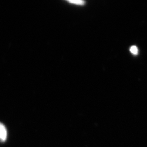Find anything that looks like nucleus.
I'll use <instances>...</instances> for the list:
<instances>
[{"label": "nucleus", "instance_id": "f257e3e1", "mask_svg": "<svg viewBox=\"0 0 147 147\" xmlns=\"http://www.w3.org/2000/svg\"><path fill=\"white\" fill-rule=\"evenodd\" d=\"M7 136V130L5 126L0 123V141L4 142L6 140Z\"/></svg>", "mask_w": 147, "mask_h": 147}, {"label": "nucleus", "instance_id": "f03ea898", "mask_svg": "<svg viewBox=\"0 0 147 147\" xmlns=\"http://www.w3.org/2000/svg\"><path fill=\"white\" fill-rule=\"evenodd\" d=\"M130 52L132 53V54H133L134 55H137L138 53V48L136 46H135V45L132 46L130 49Z\"/></svg>", "mask_w": 147, "mask_h": 147}, {"label": "nucleus", "instance_id": "7ed1b4c3", "mask_svg": "<svg viewBox=\"0 0 147 147\" xmlns=\"http://www.w3.org/2000/svg\"><path fill=\"white\" fill-rule=\"evenodd\" d=\"M69 2L73 3V4H75L76 5H84L85 3V2L83 1H69Z\"/></svg>", "mask_w": 147, "mask_h": 147}]
</instances>
